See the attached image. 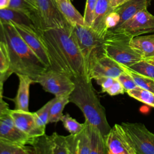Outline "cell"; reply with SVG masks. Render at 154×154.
Instances as JSON below:
<instances>
[{"label":"cell","mask_w":154,"mask_h":154,"mask_svg":"<svg viewBox=\"0 0 154 154\" xmlns=\"http://www.w3.org/2000/svg\"><path fill=\"white\" fill-rule=\"evenodd\" d=\"M38 32L47 49L51 69L64 73L71 78L88 77L84 60L72 34L70 25Z\"/></svg>","instance_id":"1"},{"label":"cell","mask_w":154,"mask_h":154,"mask_svg":"<svg viewBox=\"0 0 154 154\" xmlns=\"http://www.w3.org/2000/svg\"><path fill=\"white\" fill-rule=\"evenodd\" d=\"M0 42L5 47L8 71L29 76L35 83L38 77L49 69L31 49L11 22H0Z\"/></svg>","instance_id":"2"},{"label":"cell","mask_w":154,"mask_h":154,"mask_svg":"<svg viewBox=\"0 0 154 154\" xmlns=\"http://www.w3.org/2000/svg\"><path fill=\"white\" fill-rule=\"evenodd\" d=\"M75 88L69 95L70 102L82 111L85 120L97 127L104 137L111 129L104 107L93 86L91 79L85 76L72 78Z\"/></svg>","instance_id":"3"},{"label":"cell","mask_w":154,"mask_h":154,"mask_svg":"<svg viewBox=\"0 0 154 154\" xmlns=\"http://www.w3.org/2000/svg\"><path fill=\"white\" fill-rule=\"evenodd\" d=\"M71 30L82 56L88 77L90 70L95 62L106 55L104 37L100 35L91 27L86 25H71Z\"/></svg>","instance_id":"4"},{"label":"cell","mask_w":154,"mask_h":154,"mask_svg":"<svg viewBox=\"0 0 154 154\" xmlns=\"http://www.w3.org/2000/svg\"><path fill=\"white\" fill-rule=\"evenodd\" d=\"M132 38L125 33L108 29L104 37L105 54L127 67L143 60V58L131 46Z\"/></svg>","instance_id":"5"},{"label":"cell","mask_w":154,"mask_h":154,"mask_svg":"<svg viewBox=\"0 0 154 154\" xmlns=\"http://www.w3.org/2000/svg\"><path fill=\"white\" fill-rule=\"evenodd\" d=\"M35 13V29L40 31L70 25L59 10L55 0H27Z\"/></svg>","instance_id":"6"},{"label":"cell","mask_w":154,"mask_h":154,"mask_svg":"<svg viewBox=\"0 0 154 154\" xmlns=\"http://www.w3.org/2000/svg\"><path fill=\"white\" fill-rule=\"evenodd\" d=\"M46 91L52 93L55 97L69 96L75 88V83L69 75L52 69H48L37 79Z\"/></svg>","instance_id":"7"},{"label":"cell","mask_w":154,"mask_h":154,"mask_svg":"<svg viewBox=\"0 0 154 154\" xmlns=\"http://www.w3.org/2000/svg\"><path fill=\"white\" fill-rule=\"evenodd\" d=\"M137 154H154V134L141 123L121 124Z\"/></svg>","instance_id":"8"},{"label":"cell","mask_w":154,"mask_h":154,"mask_svg":"<svg viewBox=\"0 0 154 154\" xmlns=\"http://www.w3.org/2000/svg\"><path fill=\"white\" fill-rule=\"evenodd\" d=\"M111 30L123 32L132 37L152 32L154 31V16L144 8L121 25Z\"/></svg>","instance_id":"9"},{"label":"cell","mask_w":154,"mask_h":154,"mask_svg":"<svg viewBox=\"0 0 154 154\" xmlns=\"http://www.w3.org/2000/svg\"><path fill=\"white\" fill-rule=\"evenodd\" d=\"M105 140L107 154H137L121 124H115Z\"/></svg>","instance_id":"10"},{"label":"cell","mask_w":154,"mask_h":154,"mask_svg":"<svg viewBox=\"0 0 154 154\" xmlns=\"http://www.w3.org/2000/svg\"><path fill=\"white\" fill-rule=\"evenodd\" d=\"M12 23L28 46L50 69L51 62L49 57L38 31L35 28L25 25Z\"/></svg>","instance_id":"11"},{"label":"cell","mask_w":154,"mask_h":154,"mask_svg":"<svg viewBox=\"0 0 154 154\" xmlns=\"http://www.w3.org/2000/svg\"><path fill=\"white\" fill-rule=\"evenodd\" d=\"M8 112L17 128L28 137L34 138L45 134V129L37 125L34 112L15 109H9Z\"/></svg>","instance_id":"12"},{"label":"cell","mask_w":154,"mask_h":154,"mask_svg":"<svg viewBox=\"0 0 154 154\" xmlns=\"http://www.w3.org/2000/svg\"><path fill=\"white\" fill-rule=\"evenodd\" d=\"M8 111L0 116V139L20 145L30 144L34 138L28 137L17 128Z\"/></svg>","instance_id":"13"},{"label":"cell","mask_w":154,"mask_h":154,"mask_svg":"<svg viewBox=\"0 0 154 154\" xmlns=\"http://www.w3.org/2000/svg\"><path fill=\"white\" fill-rule=\"evenodd\" d=\"M124 71L122 66L106 55L99 58L90 70V79H96L100 77H117Z\"/></svg>","instance_id":"14"},{"label":"cell","mask_w":154,"mask_h":154,"mask_svg":"<svg viewBox=\"0 0 154 154\" xmlns=\"http://www.w3.org/2000/svg\"><path fill=\"white\" fill-rule=\"evenodd\" d=\"M19 79V85L16 95L12 99L14 103V109L29 111V88L32 84L35 83L29 76L25 75H16Z\"/></svg>","instance_id":"15"},{"label":"cell","mask_w":154,"mask_h":154,"mask_svg":"<svg viewBox=\"0 0 154 154\" xmlns=\"http://www.w3.org/2000/svg\"><path fill=\"white\" fill-rule=\"evenodd\" d=\"M78 133L66 136L69 154H90V147L85 125Z\"/></svg>","instance_id":"16"},{"label":"cell","mask_w":154,"mask_h":154,"mask_svg":"<svg viewBox=\"0 0 154 154\" xmlns=\"http://www.w3.org/2000/svg\"><path fill=\"white\" fill-rule=\"evenodd\" d=\"M111 0H97L91 27L100 35L104 37L107 29L105 27V19L113 10L110 5Z\"/></svg>","instance_id":"17"},{"label":"cell","mask_w":154,"mask_h":154,"mask_svg":"<svg viewBox=\"0 0 154 154\" xmlns=\"http://www.w3.org/2000/svg\"><path fill=\"white\" fill-rule=\"evenodd\" d=\"M149 4L150 0H127L122 4L114 8L113 10L120 16L119 23L115 28L130 19L138 12L147 8Z\"/></svg>","instance_id":"18"},{"label":"cell","mask_w":154,"mask_h":154,"mask_svg":"<svg viewBox=\"0 0 154 154\" xmlns=\"http://www.w3.org/2000/svg\"><path fill=\"white\" fill-rule=\"evenodd\" d=\"M90 147V154H107L105 137L96 126L84 122Z\"/></svg>","instance_id":"19"},{"label":"cell","mask_w":154,"mask_h":154,"mask_svg":"<svg viewBox=\"0 0 154 154\" xmlns=\"http://www.w3.org/2000/svg\"><path fill=\"white\" fill-rule=\"evenodd\" d=\"M131 46L143 58L154 56V34L134 37L131 41Z\"/></svg>","instance_id":"20"},{"label":"cell","mask_w":154,"mask_h":154,"mask_svg":"<svg viewBox=\"0 0 154 154\" xmlns=\"http://www.w3.org/2000/svg\"><path fill=\"white\" fill-rule=\"evenodd\" d=\"M55 2L59 10L70 25H85L83 16L73 5L71 0H55Z\"/></svg>","instance_id":"21"},{"label":"cell","mask_w":154,"mask_h":154,"mask_svg":"<svg viewBox=\"0 0 154 154\" xmlns=\"http://www.w3.org/2000/svg\"><path fill=\"white\" fill-rule=\"evenodd\" d=\"M0 22H11L35 28L28 16L20 11L9 8L0 9Z\"/></svg>","instance_id":"22"},{"label":"cell","mask_w":154,"mask_h":154,"mask_svg":"<svg viewBox=\"0 0 154 154\" xmlns=\"http://www.w3.org/2000/svg\"><path fill=\"white\" fill-rule=\"evenodd\" d=\"M70 102L69 96L55 97V100L50 109L49 123H57L63 116L64 108Z\"/></svg>","instance_id":"23"},{"label":"cell","mask_w":154,"mask_h":154,"mask_svg":"<svg viewBox=\"0 0 154 154\" xmlns=\"http://www.w3.org/2000/svg\"><path fill=\"white\" fill-rule=\"evenodd\" d=\"M31 146L20 145L0 139V154H31Z\"/></svg>","instance_id":"24"},{"label":"cell","mask_w":154,"mask_h":154,"mask_svg":"<svg viewBox=\"0 0 154 154\" xmlns=\"http://www.w3.org/2000/svg\"><path fill=\"white\" fill-rule=\"evenodd\" d=\"M36 154H52L51 137L46 134L35 137L30 144Z\"/></svg>","instance_id":"25"},{"label":"cell","mask_w":154,"mask_h":154,"mask_svg":"<svg viewBox=\"0 0 154 154\" xmlns=\"http://www.w3.org/2000/svg\"><path fill=\"white\" fill-rule=\"evenodd\" d=\"M127 93L130 97L154 108V93L137 87L128 91Z\"/></svg>","instance_id":"26"},{"label":"cell","mask_w":154,"mask_h":154,"mask_svg":"<svg viewBox=\"0 0 154 154\" xmlns=\"http://www.w3.org/2000/svg\"><path fill=\"white\" fill-rule=\"evenodd\" d=\"M122 65V64H121ZM124 70L129 73L133 78L137 87L149 90L154 93V79L147 76H143L133 71L128 67L122 65Z\"/></svg>","instance_id":"27"},{"label":"cell","mask_w":154,"mask_h":154,"mask_svg":"<svg viewBox=\"0 0 154 154\" xmlns=\"http://www.w3.org/2000/svg\"><path fill=\"white\" fill-rule=\"evenodd\" d=\"M8 8L20 11L26 14L31 19L35 26L36 20L35 11L27 0H10Z\"/></svg>","instance_id":"28"},{"label":"cell","mask_w":154,"mask_h":154,"mask_svg":"<svg viewBox=\"0 0 154 154\" xmlns=\"http://www.w3.org/2000/svg\"><path fill=\"white\" fill-rule=\"evenodd\" d=\"M55 100V97L46 103L41 108L34 112L37 125L40 128L46 129V126L49 123L50 109Z\"/></svg>","instance_id":"29"},{"label":"cell","mask_w":154,"mask_h":154,"mask_svg":"<svg viewBox=\"0 0 154 154\" xmlns=\"http://www.w3.org/2000/svg\"><path fill=\"white\" fill-rule=\"evenodd\" d=\"M51 137L52 154H69L66 136L54 132Z\"/></svg>","instance_id":"30"},{"label":"cell","mask_w":154,"mask_h":154,"mask_svg":"<svg viewBox=\"0 0 154 154\" xmlns=\"http://www.w3.org/2000/svg\"><path fill=\"white\" fill-rule=\"evenodd\" d=\"M128 67L138 74L154 79V64L144 59L133 64Z\"/></svg>","instance_id":"31"},{"label":"cell","mask_w":154,"mask_h":154,"mask_svg":"<svg viewBox=\"0 0 154 154\" xmlns=\"http://www.w3.org/2000/svg\"><path fill=\"white\" fill-rule=\"evenodd\" d=\"M60 121L64 128L71 134H75L80 132L84 126V123H80L76 119L72 118L68 113L63 114Z\"/></svg>","instance_id":"32"},{"label":"cell","mask_w":154,"mask_h":154,"mask_svg":"<svg viewBox=\"0 0 154 154\" xmlns=\"http://www.w3.org/2000/svg\"><path fill=\"white\" fill-rule=\"evenodd\" d=\"M97 1V0H87L86 1L84 14L83 16L84 24L86 26L91 27L92 25Z\"/></svg>","instance_id":"33"},{"label":"cell","mask_w":154,"mask_h":154,"mask_svg":"<svg viewBox=\"0 0 154 154\" xmlns=\"http://www.w3.org/2000/svg\"><path fill=\"white\" fill-rule=\"evenodd\" d=\"M117 79L121 83L126 92L137 87L131 76L125 70L117 77Z\"/></svg>","instance_id":"34"},{"label":"cell","mask_w":154,"mask_h":154,"mask_svg":"<svg viewBox=\"0 0 154 154\" xmlns=\"http://www.w3.org/2000/svg\"><path fill=\"white\" fill-rule=\"evenodd\" d=\"M120 21L119 14L112 10L106 16L105 19V27L107 30L112 29L117 26Z\"/></svg>","instance_id":"35"},{"label":"cell","mask_w":154,"mask_h":154,"mask_svg":"<svg viewBox=\"0 0 154 154\" xmlns=\"http://www.w3.org/2000/svg\"><path fill=\"white\" fill-rule=\"evenodd\" d=\"M1 42V48H0V72H6L9 69V62L4 44Z\"/></svg>","instance_id":"36"},{"label":"cell","mask_w":154,"mask_h":154,"mask_svg":"<svg viewBox=\"0 0 154 154\" xmlns=\"http://www.w3.org/2000/svg\"><path fill=\"white\" fill-rule=\"evenodd\" d=\"M116 79V78L104 76V77L97 78L95 80L96 81L97 83L101 86L102 91L106 92L108 89L111 86V85L114 83Z\"/></svg>","instance_id":"37"},{"label":"cell","mask_w":154,"mask_h":154,"mask_svg":"<svg viewBox=\"0 0 154 154\" xmlns=\"http://www.w3.org/2000/svg\"><path fill=\"white\" fill-rule=\"evenodd\" d=\"M125 92V90L121 84V83L119 81L117 78L115 80L114 83L111 85V86L108 89L106 93H107L110 96H116L120 94H123Z\"/></svg>","instance_id":"38"},{"label":"cell","mask_w":154,"mask_h":154,"mask_svg":"<svg viewBox=\"0 0 154 154\" xmlns=\"http://www.w3.org/2000/svg\"><path fill=\"white\" fill-rule=\"evenodd\" d=\"M9 109L8 104L4 100L0 101V116Z\"/></svg>","instance_id":"39"},{"label":"cell","mask_w":154,"mask_h":154,"mask_svg":"<svg viewBox=\"0 0 154 154\" xmlns=\"http://www.w3.org/2000/svg\"><path fill=\"white\" fill-rule=\"evenodd\" d=\"M11 74L12 73L9 71L6 72H0V82H4V81H5Z\"/></svg>","instance_id":"40"},{"label":"cell","mask_w":154,"mask_h":154,"mask_svg":"<svg viewBox=\"0 0 154 154\" xmlns=\"http://www.w3.org/2000/svg\"><path fill=\"white\" fill-rule=\"evenodd\" d=\"M126 0H111L110 1V5L112 8H115L119 6L120 5L122 4L125 2Z\"/></svg>","instance_id":"41"},{"label":"cell","mask_w":154,"mask_h":154,"mask_svg":"<svg viewBox=\"0 0 154 154\" xmlns=\"http://www.w3.org/2000/svg\"><path fill=\"white\" fill-rule=\"evenodd\" d=\"M10 0H0V9L8 8Z\"/></svg>","instance_id":"42"},{"label":"cell","mask_w":154,"mask_h":154,"mask_svg":"<svg viewBox=\"0 0 154 154\" xmlns=\"http://www.w3.org/2000/svg\"><path fill=\"white\" fill-rule=\"evenodd\" d=\"M3 88H4V82H0V101L3 100Z\"/></svg>","instance_id":"43"},{"label":"cell","mask_w":154,"mask_h":154,"mask_svg":"<svg viewBox=\"0 0 154 154\" xmlns=\"http://www.w3.org/2000/svg\"><path fill=\"white\" fill-rule=\"evenodd\" d=\"M144 60H145L146 61L154 64V56L152 57H149V58H144Z\"/></svg>","instance_id":"44"},{"label":"cell","mask_w":154,"mask_h":154,"mask_svg":"<svg viewBox=\"0 0 154 154\" xmlns=\"http://www.w3.org/2000/svg\"><path fill=\"white\" fill-rule=\"evenodd\" d=\"M1 48V42H0V48Z\"/></svg>","instance_id":"45"},{"label":"cell","mask_w":154,"mask_h":154,"mask_svg":"<svg viewBox=\"0 0 154 154\" xmlns=\"http://www.w3.org/2000/svg\"><path fill=\"white\" fill-rule=\"evenodd\" d=\"M71 1H72V0H71Z\"/></svg>","instance_id":"46"},{"label":"cell","mask_w":154,"mask_h":154,"mask_svg":"<svg viewBox=\"0 0 154 154\" xmlns=\"http://www.w3.org/2000/svg\"><path fill=\"white\" fill-rule=\"evenodd\" d=\"M126 1H127V0H126Z\"/></svg>","instance_id":"47"}]
</instances>
